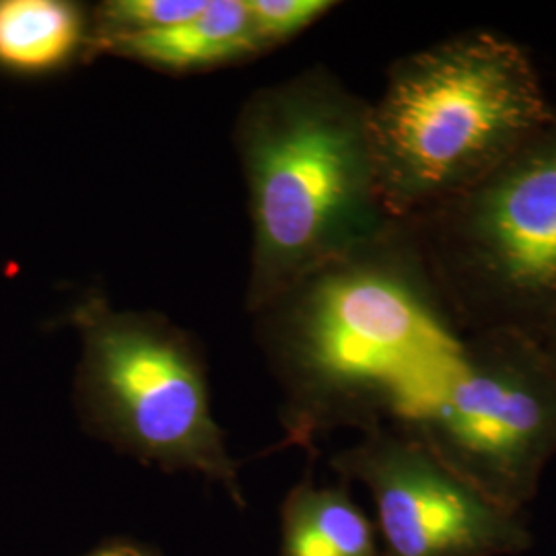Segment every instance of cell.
Instances as JSON below:
<instances>
[{"label": "cell", "instance_id": "cell-12", "mask_svg": "<svg viewBox=\"0 0 556 556\" xmlns=\"http://www.w3.org/2000/svg\"><path fill=\"white\" fill-rule=\"evenodd\" d=\"M334 7L337 2L328 0H245L262 52L293 40Z\"/></svg>", "mask_w": 556, "mask_h": 556}, {"label": "cell", "instance_id": "cell-1", "mask_svg": "<svg viewBox=\"0 0 556 556\" xmlns=\"http://www.w3.org/2000/svg\"><path fill=\"white\" fill-rule=\"evenodd\" d=\"M260 342L282 390V445L397 427L435 392L466 337L406 223L266 305Z\"/></svg>", "mask_w": 556, "mask_h": 556}, {"label": "cell", "instance_id": "cell-11", "mask_svg": "<svg viewBox=\"0 0 556 556\" xmlns=\"http://www.w3.org/2000/svg\"><path fill=\"white\" fill-rule=\"evenodd\" d=\"M208 0H105L89 15L87 56L110 52L119 41L139 38L194 17Z\"/></svg>", "mask_w": 556, "mask_h": 556}, {"label": "cell", "instance_id": "cell-6", "mask_svg": "<svg viewBox=\"0 0 556 556\" xmlns=\"http://www.w3.org/2000/svg\"><path fill=\"white\" fill-rule=\"evenodd\" d=\"M425 443L457 477L521 516L556 456V374L534 338H462L431 397L392 427Z\"/></svg>", "mask_w": 556, "mask_h": 556}, {"label": "cell", "instance_id": "cell-5", "mask_svg": "<svg viewBox=\"0 0 556 556\" xmlns=\"http://www.w3.org/2000/svg\"><path fill=\"white\" fill-rule=\"evenodd\" d=\"M464 334H542L556 314V112L475 188L406 220Z\"/></svg>", "mask_w": 556, "mask_h": 556}, {"label": "cell", "instance_id": "cell-4", "mask_svg": "<svg viewBox=\"0 0 556 556\" xmlns=\"http://www.w3.org/2000/svg\"><path fill=\"white\" fill-rule=\"evenodd\" d=\"M68 321L80 337L73 402L83 429L163 472L223 484L243 509L239 464L213 417L206 363L190 334L98 295L79 301Z\"/></svg>", "mask_w": 556, "mask_h": 556}, {"label": "cell", "instance_id": "cell-14", "mask_svg": "<svg viewBox=\"0 0 556 556\" xmlns=\"http://www.w3.org/2000/svg\"><path fill=\"white\" fill-rule=\"evenodd\" d=\"M536 342L556 374V314L555 318L546 324V328L542 330V334L538 337Z\"/></svg>", "mask_w": 556, "mask_h": 556}, {"label": "cell", "instance_id": "cell-2", "mask_svg": "<svg viewBox=\"0 0 556 556\" xmlns=\"http://www.w3.org/2000/svg\"><path fill=\"white\" fill-rule=\"evenodd\" d=\"M236 142L254 231L252 312L396 223L379 197L369 103L328 68L256 91Z\"/></svg>", "mask_w": 556, "mask_h": 556}, {"label": "cell", "instance_id": "cell-7", "mask_svg": "<svg viewBox=\"0 0 556 556\" xmlns=\"http://www.w3.org/2000/svg\"><path fill=\"white\" fill-rule=\"evenodd\" d=\"M330 464L376 501L381 556H514L532 546L523 517L480 495L404 431H367Z\"/></svg>", "mask_w": 556, "mask_h": 556}, {"label": "cell", "instance_id": "cell-10", "mask_svg": "<svg viewBox=\"0 0 556 556\" xmlns=\"http://www.w3.org/2000/svg\"><path fill=\"white\" fill-rule=\"evenodd\" d=\"M89 15L68 0H0V71L52 75L87 56Z\"/></svg>", "mask_w": 556, "mask_h": 556}, {"label": "cell", "instance_id": "cell-3", "mask_svg": "<svg viewBox=\"0 0 556 556\" xmlns=\"http://www.w3.org/2000/svg\"><path fill=\"white\" fill-rule=\"evenodd\" d=\"M530 54L470 29L396 60L369 103L379 197L415 220L493 174L555 116Z\"/></svg>", "mask_w": 556, "mask_h": 556}, {"label": "cell", "instance_id": "cell-8", "mask_svg": "<svg viewBox=\"0 0 556 556\" xmlns=\"http://www.w3.org/2000/svg\"><path fill=\"white\" fill-rule=\"evenodd\" d=\"M110 54L169 73L215 68L262 54L245 0H208L190 20L119 41Z\"/></svg>", "mask_w": 556, "mask_h": 556}, {"label": "cell", "instance_id": "cell-9", "mask_svg": "<svg viewBox=\"0 0 556 556\" xmlns=\"http://www.w3.org/2000/svg\"><path fill=\"white\" fill-rule=\"evenodd\" d=\"M278 556H381V551L349 482L318 486L307 468L280 505Z\"/></svg>", "mask_w": 556, "mask_h": 556}, {"label": "cell", "instance_id": "cell-13", "mask_svg": "<svg viewBox=\"0 0 556 556\" xmlns=\"http://www.w3.org/2000/svg\"><path fill=\"white\" fill-rule=\"evenodd\" d=\"M85 556H163L160 548L139 538L114 536L100 542Z\"/></svg>", "mask_w": 556, "mask_h": 556}]
</instances>
